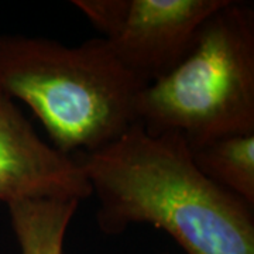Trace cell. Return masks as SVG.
<instances>
[{
  "mask_svg": "<svg viewBox=\"0 0 254 254\" xmlns=\"http://www.w3.org/2000/svg\"><path fill=\"white\" fill-rule=\"evenodd\" d=\"M7 206L21 254H63L66 229L79 202L20 200Z\"/></svg>",
  "mask_w": 254,
  "mask_h": 254,
  "instance_id": "cell-7",
  "label": "cell"
},
{
  "mask_svg": "<svg viewBox=\"0 0 254 254\" xmlns=\"http://www.w3.org/2000/svg\"><path fill=\"white\" fill-rule=\"evenodd\" d=\"M144 86L102 37L68 47L0 36V93L24 102L65 154L93 153L137 123Z\"/></svg>",
  "mask_w": 254,
  "mask_h": 254,
  "instance_id": "cell-2",
  "label": "cell"
},
{
  "mask_svg": "<svg viewBox=\"0 0 254 254\" xmlns=\"http://www.w3.org/2000/svg\"><path fill=\"white\" fill-rule=\"evenodd\" d=\"M75 158L99 202L102 233L147 223L187 254H254V208L200 173L181 134H150L137 122Z\"/></svg>",
  "mask_w": 254,
  "mask_h": 254,
  "instance_id": "cell-1",
  "label": "cell"
},
{
  "mask_svg": "<svg viewBox=\"0 0 254 254\" xmlns=\"http://www.w3.org/2000/svg\"><path fill=\"white\" fill-rule=\"evenodd\" d=\"M150 134H181L190 148L254 133V9L226 0L202 24L190 50L137 99Z\"/></svg>",
  "mask_w": 254,
  "mask_h": 254,
  "instance_id": "cell-3",
  "label": "cell"
},
{
  "mask_svg": "<svg viewBox=\"0 0 254 254\" xmlns=\"http://www.w3.org/2000/svg\"><path fill=\"white\" fill-rule=\"evenodd\" d=\"M190 154L206 178L254 208V133L222 137Z\"/></svg>",
  "mask_w": 254,
  "mask_h": 254,
  "instance_id": "cell-6",
  "label": "cell"
},
{
  "mask_svg": "<svg viewBox=\"0 0 254 254\" xmlns=\"http://www.w3.org/2000/svg\"><path fill=\"white\" fill-rule=\"evenodd\" d=\"M92 188L75 155L38 136L14 100L0 93V202L82 200Z\"/></svg>",
  "mask_w": 254,
  "mask_h": 254,
  "instance_id": "cell-5",
  "label": "cell"
},
{
  "mask_svg": "<svg viewBox=\"0 0 254 254\" xmlns=\"http://www.w3.org/2000/svg\"><path fill=\"white\" fill-rule=\"evenodd\" d=\"M226 0H73L123 66L145 85L168 73Z\"/></svg>",
  "mask_w": 254,
  "mask_h": 254,
  "instance_id": "cell-4",
  "label": "cell"
}]
</instances>
